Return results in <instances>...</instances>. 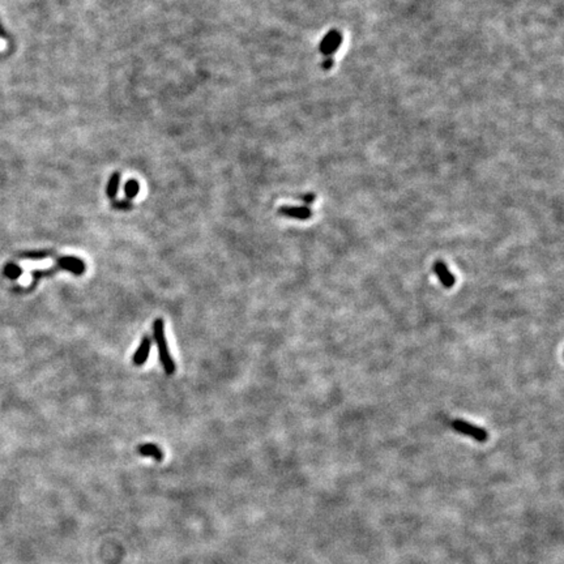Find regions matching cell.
Returning <instances> with one entry per match:
<instances>
[{
	"label": "cell",
	"instance_id": "1",
	"mask_svg": "<svg viewBox=\"0 0 564 564\" xmlns=\"http://www.w3.org/2000/svg\"><path fill=\"white\" fill-rule=\"evenodd\" d=\"M153 335L156 340L157 349H158V355L161 365L167 375H173L175 372V362L170 354L169 344H167L166 336H165V324L162 319H156L153 323Z\"/></svg>",
	"mask_w": 564,
	"mask_h": 564
},
{
	"label": "cell",
	"instance_id": "3",
	"mask_svg": "<svg viewBox=\"0 0 564 564\" xmlns=\"http://www.w3.org/2000/svg\"><path fill=\"white\" fill-rule=\"evenodd\" d=\"M57 266L60 270H67L75 275H81L87 270V265L79 257L75 256H63L57 260Z\"/></svg>",
	"mask_w": 564,
	"mask_h": 564
},
{
	"label": "cell",
	"instance_id": "8",
	"mask_svg": "<svg viewBox=\"0 0 564 564\" xmlns=\"http://www.w3.org/2000/svg\"><path fill=\"white\" fill-rule=\"evenodd\" d=\"M137 451H139V453L141 456H145V457H153L156 461H162L163 453L162 451L159 449V447H157L156 444L148 443V444L140 445L139 448H137Z\"/></svg>",
	"mask_w": 564,
	"mask_h": 564
},
{
	"label": "cell",
	"instance_id": "4",
	"mask_svg": "<svg viewBox=\"0 0 564 564\" xmlns=\"http://www.w3.org/2000/svg\"><path fill=\"white\" fill-rule=\"evenodd\" d=\"M150 349H152V339H150L149 336H144L141 342H140L139 348H137V350L132 357L133 365L137 366V367L143 366L149 359Z\"/></svg>",
	"mask_w": 564,
	"mask_h": 564
},
{
	"label": "cell",
	"instance_id": "12",
	"mask_svg": "<svg viewBox=\"0 0 564 564\" xmlns=\"http://www.w3.org/2000/svg\"><path fill=\"white\" fill-rule=\"evenodd\" d=\"M111 206L115 210H131L133 208V203L131 200H111Z\"/></svg>",
	"mask_w": 564,
	"mask_h": 564
},
{
	"label": "cell",
	"instance_id": "15",
	"mask_svg": "<svg viewBox=\"0 0 564 564\" xmlns=\"http://www.w3.org/2000/svg\"><path fill=\"white\" fill-rule=\"evenodd\" d=\"M303 201H306V203H312L314 200H315V196L314 195H305L302 197Z\"/></svg>",
	"mask_w": 564,
	"mask_h": 564
},
{
	"label": "cell",
	"instance_id": "2",
	"mask_svg": "<svg viewBox=\"0 0 564 564\" xmlns=\"http://www.w3.org/2000/svg\"><path fill=\"white\" fill-rule=\"evenodd\" d=\"M452 426L455 428V431L460 432L462 435H466V436H471V438L475 439L477 441H482L483 443L488 438V434L486 432V430H483L482 427H478V426L473 425V423H469V422L456 419L452 423Z\"/></svg>",
	"mask_w": 564,
	"mask_h": 564
},
{
	"label": "cell",
	"instance_id": "14",
	"mask_svg": "<svg viewBox=\"0 0 564 564\" xmlns=\"http://www.w3.org/2000/svg\"><path fill=\"white\" fill-rule=\"evenodd\" d=\"M50 253L51 252H42V251H41V252H28L24 256H25V257H46V256H49Z\"/></svg>",
	"mask_w": 564,
	"mask_h": 564
},
{
	"label": "cell",
	"instance_id": "5",
	"mask_svg": "<svg viewBox=\"0 0 564 564\" xmlns=\"http://www.w3.org/2000/svg\"><path fill=\"white\" fill-rule=\"evenodd\" d=\"M342 37L339 30H331V33L326 38H323L322 44H320V51L326 55H331L339 49Z\"/></svg>",
	"mask_w": 564,
	"mask_h": 564
},
{
	"label": "cell",
	"instance_id": "9",
	"mask_svg": "<svg viewBox=\"0 0 564 564\" xmlns=\"http://www.w3.org/2000/svg\"><path fill=\"white\" fill-rule=\"evenodd\" d=\"M120 178H122V175L118 171L111 174V176L109 178V182L106 184V196L110 200H115L116 195H118L120 186Z\"/></svg>",
	"mask_w": 564,
	"mask_h": 564
},
{
	"label": "cell",
	"instance_id": "16",
	"mask_svg": "<svg viewBox=\"0 0 564 564\" xmlns=\"http://www.w3.org/2000/svg\"><path fill=\"white\" fill-rule=\"evenodd\" d=\"M0 36L6 37V30H4V28L2 27V24H0Z\"/></svg>",
	"mask_w": 564,
	"mask_h": 564
},
{
	"label": "cell",
	"instance_id": "7",
	"mask_svg": "<svg viewBox=\"0 0 564 564\" xmlns=\"http://www.w3.org/2000/svg\"><path fill=\"white\" fill-rule=\"evenodd\" d=\"M279 214L286 217H292L297 219H309L312 216V212L307 206H281L278 209Z\"/></svg>",
	"mask_w": 564,
	"mask_h": 564
},
{
	"label": "cell",
	"instance_id": "11",
	"mask_svg": "<svg viewBox=\"0 0 564 564\" xmlns=\"http://www.w3.org/2000/svg\"><path fill=\"white\" fill-rule=\"evenodd\" d=\"M4 273H6V275H7L8 278L16 279L23 274V268L17 265V264H8V265L6 266V269H4Z\"/></svg>",
	"mask_w": 564,
	"mask_h": 564
},
{
	"label": "cell",
	"instance_id": "6",
	"mask_svg": "<svg viewBox=\"0 0 564 564\" xmlns=\"http://www.w3.org/2000/svg\"><path fill=\"white\" fill-rule=\"evenodd\" d=\"M434 272L436 273L438 278L440 279L441 285L444 286V288H447V289H451V288H453V285H455V282H456L455 275L449 272L448 266L445 265L444 262L441 261V260L435 261Z\"/></svg>",
	"mask_w": 564,
	"mask_h": 564
},
{
	"label": "cell",
	"instance_id": "13",
	"mask_svg": "<svg viewBox=\"0 0 564 564\" xmlns=\"http://www.w3.org/2000/svg\"><path fill=\"white\" fill-rule=\"evenodd\" d=\"M58 270H60L58 266H55V268H50V269H44V270H41V269H37V270H34V272H33V277H34V279L42 278V277H46V275L55 274Z\"/></svg>",
	"mask_w": 564,
	"mask_h": 564
},
{
	"label": "cell",
	"instance_id": "10",
	"mask_svg": "<svg viewBox=\"0 0 564 564\" xmlns=\"http://www.w3.org/2000/svg\"><path fill=\"white\" fill-rule=\"evenodd\" d=\"M124 195H126L127 200L135 199L140 192V183L136 179H130L127 180L124 184Z\"/></svg>",
	"mask_w": 564,
	"mask_h": 564
}]
</instances>
